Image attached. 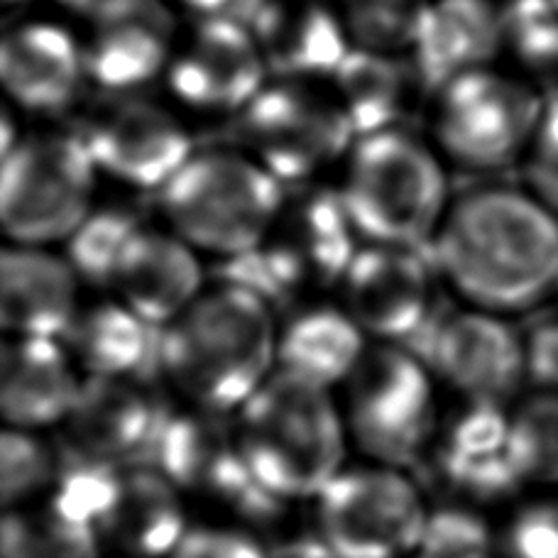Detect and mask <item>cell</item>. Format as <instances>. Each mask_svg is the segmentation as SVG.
<instances>
[{"label":"cell","instance_id":"cell-8","mask_svg":"<svg viewBox=\"0 0 558 558\" xmlns=\"http://www.w3.org/2000/svg\"><path fill=\"white\" fill-rule=\"evenodd\" d=\"M361 247L338 186L304 184L284 196L275 231L257 251L223 263V282L251 289L275 306L277 299L336 289Z\"/></svg>","mask_w":558,"mask_h":558},{"label":"cell","instance_id":"cell-1","mask_svg":"<svg viewBox=\"0 0 558 558\" xmlns=\"http://www.w3.org/2000/svg\"><path fill=\"white\" fill-rule=\"evenodd\" d=\"M428 247L438 279L463 306L510 318L558 294V216L524 186L453 196Z\"/></svg>","mask_w":558,"mask_h":558},{"label":"cell","instance_id":"cell-2","mask_svg":"<svg viewBox=\"0 0 558 558\" xmlns=\"http://www.w3.org/2000/svg\"><path fill=\"white\" fill-rule=\"evenodd\" d=\"M277 341L275 306L221 279L157 331L155 363L192 410L228 416L277 371Z\"/></svg>","mask_w":558,"mask_h":558},{"label":"cell","instance_id":"cell-9","mask_svg":"<svg viewBox=\"0 0 558 558\" xmlns=\"http://www.w3.org/2000/svg\"><path fill=\"white\" fill-rule=\"evenodd\" d=\"M233 123L235 149L284 186L322 182L328 169L343 167L357 140L333 86L304 78H270Z\"/></svg>","mask_w":558,"mask_h":558},{"label":"cell","instance_id":"cell-40","mask_svg":"<svg viewBox=\"0 0 558 558\" xmlns=\"http://www.w3.org/2000/svg\"><path fill=\"white\" fill-rule=\"evenodd\" d=\"M172 558H267L253 534L231 526H196L189 530Z\"/></svg>","mask_w":558,"mask_h":558},{"label":"cell","instance_id":"cell-4","mask_svg":"<svg viewBox=\"0 0 558 558\" xmlns=\"http://www.w3.org/2000/svg\"><path fill=\"white\" fill-rule=\"evenodd\" d=\"M336 186L363 245H432L453 202L444 157L407 131L357 137Z\"/></svg>","mask_w":558,"mask_h":558},{"label":"cell","instance_id":"cell-30","mask_svg":"<svg viewBox=\"0 0 558 558\" xmlns=\"http://www.w3.org/2000/svg\"><path fill=\"white\" fill-rule=\"evenodd\" d=\"M505 453L522 483L558 487V390H536L512 404Z\"/></svg>","mask_w":558,"mask_h":558},{"label":"cell","instance_id":"cell-32","mask_svg":"<svg viewBox=\"0 0 558 558\" xmlns=\"http://www.w3.org/2000/svg\"><path fill=\"white\" fill-rule=\"evenodd\" d=\"M505 57L534 86L558 82V8L551 0H502Z\"/></svg>","mask_w":558,"mask_h":558},{"label":"cell","instance_id":"cell-23","mask_svg":"<svg viewBox=\"0 0 558 558\" xmlns=\"http://www.w3.org/2000/svg\"><path fill=\"white\" fill-rule=\"evenodd\" d=\"M505 57V17L497 0H432L412 62L428 86L497 66Z\"/></svg>","mask_w":558,"mask_h":558},{"label":"cell","instance_id":"cell-26","mask_svg":"<svg viewBox=\"0 0 558 558\" xmlns=\"http://www.w3.org/2000/svg\"><path fill=\"white\" fill-rule=\"evenodd\" d=\"M157 407L135 377H84L66 418L69 444L88 456L116 461L157 436Z\"/></svg>","mask_w":558,"mask_h":558},{"label":"cell","instance_id":"cell-7","mask_svg":"<svg viewBox=\"0 0 558 558\" xmlns=\"http://www.w3.org/2000/svg\"><path fill=\"white\" fill-rule=\"evenodd\" d=\"M101 174L78 133L43 131L3 145L0 223L10 245H66L96 211Z\"/></svg>","mask_w":558,"mask_h":558},{"label":"cell","instance_id":"cell-31","mask_svg":"<svg viewBox=\"0 0 558 558\" xmlns=\"http://www.w3.org/2000/svg\"><path fill=\"white\" fill-rule=\"evenodd\" d=\"M123 477L125 473L118 471L116 461L88 456L74 448V456L64 465H57V477L45 502L69 520L101 532L121 497Z\"/></svg>","mask_w":558,"mask_h":558},{"label":"cell","instance_id":"cell-44","mask_svg":"<svg viewBox=\"0 0 558 558\" xmlns=\"http://www.w3.org/2000/svg\"><path fill=\"white\" fill-rule=\"evenodd\" d=\"M551 3H554V5H556V8H558V0H551Z\"/></svg>","mask_w":558,"mask_h":558},{"label":"cell","instance_id":"cell-12","mask_svg":"<svg viewBox=\"0 0 558 558\" xmlns=\"http://www.w3.org/2000/svg\"><path fill=\"white\" fill-rule=\"evenodd\" d=\"M76 133L101 179L137 192H162L196 155L179 108L137 94H106Z\"/></svg>","mask_w":558,"mask_h":558},{"label":"cell","instance_id":"cell-10","mask_svg":"<svg viewBox=\"0 0 558 558\" xmlns=\"http://www.w3.org/2000/svg\"><path fill=\"white\" fill-rule=\"evenodd\" d=\"M348 438L377 465L404 468L436 438V377L407 345L373 343L343 385Z\"/></svg>","mask_w":558,"mask_h":558},{"label":"cell","instance_id":"cell-17","mask_svg":"<svg viewBox=\"0 0 558 558\" xmlns=\"http://www.w3.org/2000/svg\"><path fill=\"white\" fill-rule=\"evenodd\" d=\"M86 23L88 82L104 94H137L165 78L182 35L167 0H113Z\"/></svg>","mask_w":558,"mask_h":558},{"label":"cell","instance_id":"cell-27","mask_svg":"<svg viewBox=\"0 0 558 558\" xmlns=\"http://www.w3.org/2000/svg\"><path fill=\"white\" fill-rule=\"evenodd\" d=\"M182 490L159 471L125 473L121 497L101 526V536L123 558H165L189 532Z\"/></svg>","mask_w":558,"mask_h":558},{"label":"cell","instance_id":"cell-39","mask_svg":"<svg viewBox=\"0 0 558 558\" xmlns=\"http://www.w3.org/2000/svg\"><path fill=\"white\" fill-rule=\"evenodd\" d=\"M524 189L558 216V101H549L522 159Z\"/></svg>","mask_w":558,"mask_h":558},{"label":"cell","instance_id":"cell-19","mask_svg":"<svg viewBox=\"0 0 558 558\" xmlns=\"http://www.w3.org/2000/svg\"><path fill=\"white\" fill-rule=\"evenodd\" d=\"M238 20L251 27L272 78L331 82L353 52L336 0H243Z\"/></svg>","mask_w":558,"mask_h":558},{"label":"cell","instance_id":"cell-37","mask_svg":"<svg viewBox=\"0 0 558 558\" xmlns=\"http://www.w3.org/2000/svg\"><path fill=\"white\" fill-rule=\"evenodd\" d=\"M414 558H493V536L477 514L441 510L428 514Z\"/></svg>","mask_w":558,"mask_h":558},{"label":"cell","instance_id":"cell-21","mask_svg":"<svg viewBox=\"0 0 558 558\" xmlns=\"http://www.w3.org/2000/svg\"><path fill=\"white\" fill-rule=\"evenodd\" d=\"M82 277L54 247L5 245L0 318L5 338H62L82 314Z\"/></svg>","mask_w":558,"mask_h":558},{"label":"cell","instance_id":"cell-16","mask_svg":"<svg viewBox=\"0 0 558 558\" xmlns=\"http://www.w3.org/2000/svg\"><path fill=\"white\" fill-rule=\"evenodd\" d=\"M159 473L179 490L231 505L241 514L272 510L279 502L253 481L226 414L189 410L165 418L155 436Z\"/></svg>","mask_w":558,"mask_h":558},{"label":"cell","instance_id":"cell-35","mask_svg":"<svg viewBox=\"0 0 558 558\" xmlns=\"http://www.w3.org/2000/svg\"><path fill=\"white\" fill-rule=\"evenodd\" d=\"M59 458L37 434L5 428L0 438V497L5 512L27 507L39 493H49Z\"/></svg>","mask_w":558,"mask_h":558},{"label":"cell","instance_id":"cell-22","mask_svg":"<svg viewBox=\"0 0 558 558\" xmlns=\"http://www.w3.org/2000/svg\"><path fill=\"white\" fill-rule=\"evenodd\" d=\"M84 375L59 338H5L0 353V412L8 428L37 434L62 424Z\"/></svg>","mask_w":558,"mask_h":558},{"label":"cell","instance_id":"cell-34","mask_svg":"<svg viewBox=\"0 0 558 558\" xmlns=\"http://www.w3.org/2000/svg\"><path fill=\"white\" fill-rule=\"evenodd\" d=\"M145 223L123 208H98L69 238L66 257L84 284L111 289L116 267L128 243Z\"/></svg>","mask_w":558,"mask_h":558},{"label":"cell","instance_id":"cell-13","mask_svg":"<svg viewBox=\"0 0 558 558\" xmlns=\"http://www.w3.org/2000/svg\"><path fill=\"white\" fill-rule=\"evenodd\" d=\"M263 49L243 20L194 17L179 35L162 82L182 111L235 118L270 82Z\"/></svg>","mask_w":558,"mask_h":558},{"label":"cell","instance_id":"cell-29","mask_svg":"<svg viewBox=\"0 0 558 558\" xmlns=\"http://www.w3.org/2000/svg\"><path fill=\"white\" fill-rule=\"evenodd\" d=\"M98 542V530L69 520L47 502L8 510L0 526L3 558H101Z\"/></svg>","mask_w":558,"mask_h":558},{"label":"cell","instance_id":"cell-11","mask_svg":"<svg viewBox=\"0 0 558 558\" xmlns=\"http://www.w3.org/2000/svg\"><path fill=\"white\" fill-rule=\"evenodd\" d=\"M318 530L336 558H404L422 542L428 512L400 468H343L316 497Z\"/></svg>","mask_w":558,"mask_h":558},{"label":"cell","instance_id":"cell-43","mask_svg":"<svg viewBox=\"0 0 558 558\" xmlns=\"http://www.w3.org/2000/svg\"><path fill=\"white\" fill-rule=\"evenodd\" d=\"M59 3L72 8V10H78V13H82L88 20L92 15H96L101 8L111 5L113 0H59Z\"/></svg>","mask_w":558,"mask_h":558},{"label":"cell","instance_id":"cell-38","mask_svg":"<svg viewBox=\"0 0 558 558\" xmlns=\"http://www.w3.org/2000/svg\"><path fill=\"white\" fill-rule=\"evenodd\" d=\"M505 558H558V495L524 505L502 534Z\"/></svg>","mask_w":558,"mask_h":558},{"label":"cell","instance_id":"cell-42","mask_svg":"<svg viewBox=\"0 0 558 558\" xmlns=\"http://www.w3.org/2000/svg\"><path fill=\"white\" fill-rule=\"evenodd\" d=\"M167 3L194 17H216L235 15V8H241L243 0H167Z\"/></svg>","mask_w":558,"mask_h":558},{"label":"cell","instance_id":"cell-5","mask_svg":"<svg viewBox=\"0 0 558 558\" xmlns=\"http://www.w3.org/2000/svg\"><path fill=\"white\" fill-rule=\"evenodd\" d=\"M284 196L287 186L241 149H204L159 192V208L198 255L231 263L270 238Z\"/></svg>","mask_w":558,"mask_h":558},{"label":"cell","instance_id":"cell-3","mask_svg":"<svg viewBox=\"0 0 558 558\" xmlns=\"http://www.w3.org/2000/svg\"><path fill=\"white\" fill-rule=\"evenodd\" d=\"M253 481L275 500H306L345 468L348 428L333 390L275 371L235 414Z\"/></svg>","mask_w":558,"mask_h":558},{"label":"cell","instance_id":"cell-15","mask_svg":"<svg viewBox=\"0 0 558 558\" xmlns=\"http://www.w3.org/2000/svg\"><path fill=\"white\" fill-rule=\"evenodd\" d=\"M438 272L422 247L363 245L338 284V304L371 343L404 345L428 324Z\"/></svg>","mask_w":558,"mask_h":558},{"label":"cell","instance_id":"cell-28","mask_svg":"<svg viewBox=\"0 0 558 558\" xmlns=\"http://www.w3.org/2000/svg\"><path fill=\"white\" fill-rule=\"evenodd\" d=\"M153 333L121 299L106 296L84 304L62 341L84 377H135L147 357H157Z\"/></svg>","mask_w":558,"mask_h":558},{"label":"cell","instance_id":"cell-25","mask_svg":"<svg viewBox=\"0 0 558 558\" xmlns=\"http://www.w3.org/2000/svg\"><path fill=\"white\" fill-rule=\"evenodd\" d=\"M373 343L341 304H306L279 324L277 371L326 390L343 387Z\"/></svg>","mask_w":558,"mask_h":558},{"label":"cell","instance_id":"cell-24","mask_svg":"<svg viewBox=\"0 0 558 558\" xmlns=\"http://www.w3.org/2000/svg\"><path fill=\"white\" fill-rule=\"evenodd\" d=\"M328 84L333 86L357 137L404 131L402 123L428 92L412 57L365 49H353Z\"/></svg>","mask_w":558,"mask_h":558},{"label":"cell","instance_id":"cell-20","mask_svg":"<svg viewBox=\"0 0 558 558\" xmlns=\"http://www.w3.org/2000/svg\"><path fill=\"white\" fill-rule=\"evenodd\" d=\"M206 289L202 255L167 226L140 228L111 282L113 296L155 331L177 322Z\"/></svg>","mask_w":558,"mask_h":558},{"label":"cell","instance_id":"cell-33","mask_svg":"<svg viewBox=\"0 0 558 558\" xmlns=\"http://www.w3.org/2000/svg\"><path fill=\"white\" fill-rule=\"evenodd\" d=\"M432 0H336L353 49L412 57Z\"/></svg>","mask_w":558,"mask_h":558},{"label":"cell","instance_id":"cell-18","mask_svg":"<svg viewBox=\"0 0 558 558\" xmlns=\"http://www.w3.org/2000/svg\"><path fill=\"white\" fill-rule=\"evenodd\" d=\"M88 82L84 35L52 17H23L0 39V84L29 116H59Z\"/></svg>","mask_w":558,"mask_h":558},{"label":"cell","instance_id":"cell-14","mask_svg":"<svg viewBox=\"0 0 558 558\" xmlns=\"http://www.w3.org/2000/svg\"><path fill=\"white\" fill-rule=\"evenodd\" d=\"M424 363L458 400L507 407L530 383L526 343L510 318L463 306L438 322Z\"/></svg>","mask_w":558,"mask_h":558},{"label":"cell","instance_id":"cell-41","mask_svg":"<svg viewBox=\"0 0 558 558\" xmlns=\"http://www.w3.org/2000/svg\"><path fill=\"white\" fill-rule=\"evenodd\" d=\"M524 343L526 373L536 390H558V316L542 322L532 333H526Z\"/></svg>","mask_w":558,"mask_h":558},{"label":"cell","instance_id":"cell-36","mask_svg":"<svg viewBox=\"0 0 558 558\" xmlns=\"http://www.w3.org/2000/svg\"><path fill=\"white\" fill-rule=\"evenodd\" d=\"M510 410L497 404L458 400L451 412L438 418V456L487 458L505 453Z\"/></svg>","mask_w":558,"mask_h":558},{"label":"cell","instance_id":"cell-6","mask_svg":"<svg viewBox=\"0 0 558 558\" xmlns=\"http://www.w3.org/2000/svg\"><path fill=\"white\" fill-rule=\"evenodd\" d=\"M546 96L500 66L456 76L432 92L428 133L444 162L465 172L522 165L546 113Z\"/></svg>","mask_w":558,"mask_h":558}]
</instances>
